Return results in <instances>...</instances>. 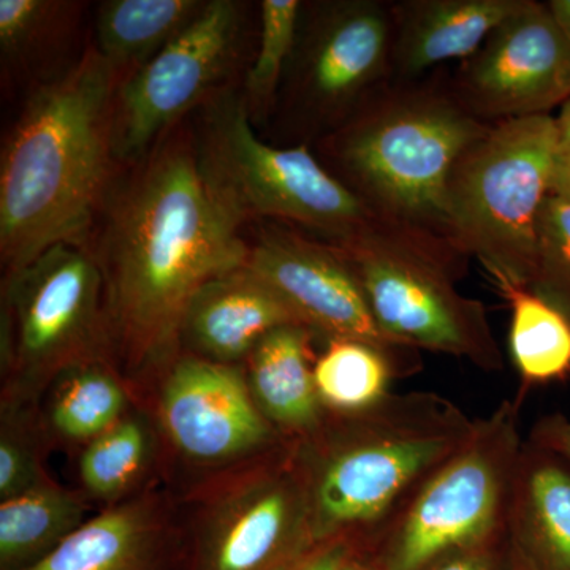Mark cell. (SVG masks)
Listing matches in <instances>:
<instances>
[{
    "mask_svg": "<svg viewBox=\"0 0 570 570\" xmlns=\"http://www.w3.org/2000/svg\"><path fill=\"white\" fill-rule=\"evenodd\" d=\"M298 0H264L261 6V40L246 77V107L258 118L272 107L298 40Z\"/></svg>",
    "mask_w": 570,
    "mask_h": 570,
    "instance_id": "obj_27",
    "label": "cell"
},
{
    "mask_svg": "<svg viewBox=\"0 0 570 570\" xmlns=\"http://www.w3.org/2000/svg\"><path fill=\"white\" fill-rule=\"evenodd\" d=\"M245 7L209 0L197 20L121 81L115 102L116 160L141 163L174 124L219 92L242 45Z\"/></svg>",
    "mask_w": 570,
    "mask_h": 570,
    "instance_id": "obj_10",
    "label": "cell"
},
{
    "mask_svg": "<svg viewBox=\"0 0 570 570\" xmlns=\"http://www.w3.org/2000/svg\"><path fill=\"white\" fill-rule=\"evenodd\" d=\"M365 550V538L343 534L321 540L284 570H343Z\"/></svg>",
    "mask_w": 570,
    "mask_h": 570,
    "instance_id": "obj_32",
    "label": "cell"
},
{
    "mask_svg": "<svg viewBox=\"0 0 570 570\" xmlns=\"http://www.w3.org/2000/svg\"><path fill=\"white\" fill-rule=\"evenodd\" d=\"M520 404L521 396L502 401L475 420L468 441L366 539L363 557L374 569L422 570L505 530L523 448Z\"/></svg>",
    "mask_w": 570,
    "mask_h": 570,
    "instance_id": "obj_5",
    "label": "cell"
},
{
    "mask_svg": "<svg viewBox=\"0 0 570 570\" xmlns=\"http://www.w3.org/2000/svg\"><path fill=\"white\" fill-rule=\"evenodd\" d=\"M151 452V431L145 420L126 415L86 444L78 463L82 485L94 498L116 501L140 480Z\"/></svg>",
    "mask_w": 570,
    "mask_h": 570,
    "instance_id": "obj_26",
    "label": "cell"
},
{
    "mask_svg": "<svg viewBox=\"0 0 570 570\" xmlns=\"http://www.w3.org/2000/svg\"><path fill=\"white\" fill-rule=\"evenodd\" d=\"M70 3L48 0H0V48L3 59L20 61L47 43L61 28Z\"/></svg>",
    "mask_w": 570,
    "mask_h": 570,
    "instance_id": "obj_29",
    "label": "cell"
},
{
    "mask_svg": "<svg viewBox=\"0 0 570 570\" xmlns=\"http://www.w3.org/2000/svg\"><path fill=\"white\" fill-rule=\"evenodd\" d=\"M549 195L570 204V151H560L551 167Z\"/></svg>",
    "mask_w": 570,
    "mask_h": 570,
    "instance_id": "obj_34",
    "label": "cell"
},
{
    "mask_svg": "<svg viewBox=\"0 0 570 570\" xmlns=\"http://www.w3.org/2000/svg\"><path fill=\"white\" fill-rule=\"evenodd\" d=\"M554 119H557L560 151H570V100L562 105L560 116Z\"/></svg>",
    "mask_w": 570,
    "mask_h": 570,
    "instance_id": "obj_35",
    "label": "cell"
},
{
    "mask_svg": "<svg viewBox=\"0 0 570 570\" xmlns=\"http://www.w3.org/2000/svg\"><path fill=\"white\" fill-rule=\"evenodd\" d=\"M159 419L175 449L195 463L254 459L288 441L262 414L238 367L197 355L168 371Z\"/></svg>",
    "mask_w": 570,
    "mask_h": 570,
    "instance_id": "obj_14",
    "label": "cell"
},
{
    "mask_svg": "<svg viewBox=\"0 0 570 570\" xmlns=\"http://www.w3.org/2000/svg\"><path fill=\"white\" fill-rule=\"evenodd\" d=\"M549 9L570 40V0H551Z\"/></svg>",
    "mask_w": 570,
    "mask_h": 570,
    "instance_id": "obj_36",
    "label": "cell"
},
{
    "mask_svg": "<svg viewBox=\"0 0 570 570\" xmlns=\"http://www.w3.org/2000/svg\"><path fill=\"white\" fill-rule=\"evenodd\" d=\"M431 236L374 217L336 250L354 273L382 332L415 351L466 360L480 370H504L487 307L455 287L459 272Z\"/></svg>",
    "mask_w": 570,
    "mask_h": 570,
    "instance_id": "obj_7",
    "label": "cell"
},
{
    "mask_svg": "<svg viewBox=\"0 0 570 570\" xmlns=\"http://www.w3.org/2000/svg\"><path fill=\"white\" fill-rule=\"evenodd\" d=\"M121 81L91 47L22 108L0 160V253L7 275L59 243L86 245L110 187Z\"/></svg>",
    "mask_w": 570,
    "mask_h": 570,
    "instance_id": "obj_2",
    "label": "cell"
},
{
    "mask_svg": "<svg viewBox=\"0 0 570 570\" xmlns=\"http://www.w3.org/2000/svg\"><path fill=\"white\" fill-rule=\"evenodd\" d=\"M302 325L292 307L247 266L214 277L194 296L181 340L195 355L235 365L269 333Z\"/></svg>",
    "mask_w": 570,
    "mask_h": 570,
    "instance_id": "obj_16",
    "label": "cell"
},
{
    "mask_svg": "<svg viewBox=\"0 0 570 570\" xmlns=\"http://www.w3.org/2000/svg\"><path fill=\"white\" fill-rule=\"evenodd\" d=\"M490 126L450 97L395 94L360 112L333 148L377 219L434 238V232L449 236L445 195L453 167Z\"/></svg>",
    "mask_w": 570,
    "mask_h": 570,
    "instance_id": "obj_4",
    "label": "cell"
},
{
    "mask_svg": "<svg viewBox=\"0 0 570 570\" xmlns=\"http://www.w3.org/2000/svg\"><path fill=\"white\" fill-rule=\"evenodd\" d=\"M194 149L209 193L239 225L272 217L343 239L376 217L305 146L276 148L262 141L245 97L230 89L205 102Z\"/></svg>",
    "mask_w": 570,
    "mask_h": 570,
    "instance_id": "obj_8",
    "label": "cell"
},
{
    "mask_svg": "<svg viewBox=\"0 0 570 570\" xmlns=\"http://www.w3.org/2000/svg\"><path fill=\"white\" fill-rule=\"evenodd\" d=\"M474 426L434 392L389 393L347 414L325 411L321 426L295 441L314 540L370 538Z\"/></svg>",
    "mask_w": 570,
    "mask_h": 570,
    "instance_id": "obj_3",
    "label": "cell"
},
{
    "mask_svg": "<svg viewBox=\"0 0 570 570\" xmlns=\"http://www.w3.org/2000/svg\"><path fill=\"white\" fill-rule=\"evenodd\" d=\"M314 543L305 479L288 439L213 499L197 570H284Z\"/></svg>",
    "mask_w": 570,
    "mask_h": 570,
    "instance_id": "obj_11",
    "label": "cell"
},
{
    "mask_svg": "<svg viewBox=\"0 0 570 570\" xmlns=\"http://www.w3.org/2000/svg\"><path fill=\"white\" fill-rule=\"evenodd\" d=\"M524 0H415L397 7L393 59L407 77L468 61Z\"/></svg>",
    "mask_w": 570,
    "mask_h": 570,
    "instance_id": "obj_18",
    "label": "cell"
},
{
    "mask_svg": "<svg viewBox=\"0 0 570 570\" xmlns=\"http://www.w3.org/2000/svg\"><path fill=\"white\" fill-rule=\"evenodd\" d=\"M159 502L135 499L89 519L26 570H157L164 543Z\"/></svg>",
    "mask_w": 570,
    "mask_h": 570,
    "instance_id": "obj_20",
    "label": "cell"
},
{
    "mask_svg": "<svg viewBox=\"0 0 570 570\" xmlns=\"http://www.w3.org/2000/svg\"><path fill=\"white\" fill-rule=\"evenodd\" d=\"M343 570H376L373 568V564H371L370 561L366 560L365 557H363V553L360 554V557H356L354 561L348 562L346 568Z\"/></svg>",
    "mask_w": 570,
    "mask_h": 570,
    "instance_id": "obj_37",
    "label": "cell"
},
{
    "mask_svg": "<svg viewBox=\"0 0 570 570\" xmlns=\"http://www.w3.org/2000/svg\"><path fill=\"white\" fill-rule=\"evenodd\" d=\"M508 531L528 570H570V464L532 438L517 464Z\"/></svg>",
    "mask_w": 570,
    "mask_h": 570,
    "instance_id": "obj_17",
    "label": "cell"
},
{
    "mask_svg": "<svg viewBox=\"0 0 570 570\" xmlns=\"http://www.w3.org/2000/svg\"><path fill=\"white\" fill-rule=\"evenodd\" d=\"M239 227L202 178L190 135L156 146L115 194L96 257L108 322L130 365L170 358L197 292L246 265Z\"/></svg>",
    "mask_w": 570,
    "mask_h": 570,
    "instance_id": "obj_1",
    "label": "cell"
},
{
    "mask_svg": "<svg viewBox=\"0 0 570 570\" xmlns=\"http://www.w3.org/2000/svg\"><path fill=\"white\" fill-rule=\"evenodd\" d=\"M558 149L550 115L505 119L491 124L453 167L445 195L449 238L490 276L530 285Z\"/></svg>",
    "mask_w": 570,
    "mask_h": 570,
    "instance_id": "obj_6",
    "label": "cell"
},
{
    "mask_svg": "<svg viewBox=\"0 0 570 570\" xmlns=\"http://www.w3.org/2000/svg\"><path fill=\"white\" fill-rule=\"evenodd\" d=\"M202 0H108L96 22V50L126 80L181 36L204 11Z\"/></svg>",
    "mask_w": 570,
    "mask_h": 570,
    "instance_id": "obj_21",
    "label": "cell"
},
{
    "mask_svg": "<svg viewBox=\"0 0 570 570\" xmlns=\"http://www.w3.org/2000/svg\"><path fill=\"white\" fill-rule=\"evenodd\" d=\"M422 570H528L510 539L508 527L485 542L452 551Z\"/></svg>",
    "mask_w": 570,
    "mask_h": 570,
    "instance_id": "obj_31",
    "label": "cell"
},
{
    "mask_svg": "<svg viewBox=\"0 0 570 570\" xmlns=\"http://www.w3.org/2000/svg\"><path fill=\"white\" fill-rule=\"evenodd\" d=\"M86 508L78 494L48 480L0 502V570H26L80 530Z\"/></svg>",
    "mask_w": 570,
    "mask_h": 570,
    "instance_id": "obj_22",
    "label": "cell"
},
{
    "mask_svg": "<svg viewBox=\"0 0 570 570\" xmlns=\"http://www.w3.org/2000/svg\"><path fill=\"white\" fill-rule=\"evenodd\" d=\"M460 102L479 119L550 115L570 100V40L549 6L524 0L464 66Z\"/></svg>",
    "mask_w": 570,
    "mask_h": 570,
    "instance_id": "obj_13",
    "label": "cell"
},
{
    "mask_svg": "<svg viewBox=\"0 0 570 570\" xmlns=\"http://www.w3.org/2000/svg\"><path fill=\"white\" fill-rule=\"evenodd\" d=\"M302 325L266 335L247 356V385L262 414L285 439H305L321 426L325 409L314 382L313 337Z\"/></svg>",
    "mask_w": 570,
    "mask_h": 570,
    "instance_id": "obj_19",
    "label": "cell"
},
{
    "mask_svg": "<svg viewBox=\"0 0 570 570\" xmlns=\"http://www.w3.org/2000/svg\"><path fill=\"white\" fill-rule=\"evenodd\" d=\"M247 268L292 307L303 325L326 341L370 344L395 363L400 377L420 367L419 351L385 335L343 255L291 232L269 228L249 247Z\"/></svg>",
    "mask_w": 570,
    "mask_h": 570,
    "instance_id": "obj_12",
    "label": "cell"
},
{
    "mask_svg": "<svg viewBox=\"0 0 570 570\" xmlns=\"http://www.w3.org/2000/svg\"><path fill=\"white\" fill-rule=\"evenodd\" d=\"M105 279L86 245L59 243L7 275L2 299L6 406H21L69 367L100 358Z\"/></svg>",
    "mask_w": 570,
    "mask_h": 570,
    "instance_id": "obj_9",
    "label": "cell"
},
{
    "mask_svg": "<svg viewBox=\"0 0 570 570\" xmlns=\"http://www.w3.org/2000/svg\"><path fill=\"white\" fill-rule=\"evenodd\" d=\"M530 438L553 450L570 464V419L564 415H549L532 428Z\"/></svg>",
    "mask_w": 570,
    "mask_h": 570,
    "instance_id": "obj_33",
    "label": "cell"
},
{
    "mask_svg": "<svg viewBox=\"0 0 570 570\" xmlns=\"http://www.w3.org/2000/svg\"><path fill=\"white\" fill-rule=\"evenodd\" d=\"M400 377L387 354L360 341H326L324 354L314 362V382L325 411H362L390 393V382Z\"/></svg>",
    "mask_w": 570,
    "mask_h": 570,
    "instance_id": "obj_25",
    "label": "cell"
},
{
    "mask_svg": "<svg viewBox=\"0 0 570 570\" xmlns=\"http://www.w3.org/2000/svg\"><path fill=\"white\" fill-rule=\"evenodd\" d=\"M512 311L509 348L523 384H547L570 373V321L527 285L491 276Z\"/></svg>",
    "mask_w": 570,
    "mask_h": 570,
    "instance_id": "obj_23",
    "label": "cell"
},
{
    "mask_svg": "<svg viewBox=\"0 0 570 570\" xmlns=\"http://www.w3.org/2000/svg\"><path fill=\"white\" fill-rule=\"evenodd\" d=\"M528 287L570 321V204L551 195L540 212L538 255Z\"/></svg>",
    "mask_w": 570,
    "mask_h": 570,
    "instance_id": "obj_28",
    "label": "cell"
},
{
    "mask_svg": "<svg viewBox=\"0 0 570 570\" xmlns=\"http://www.w3.org/2000/svg\"><path fill=\"white\" fill-rule=\"evenodd\" d=\"M395 18L366 0L322 3L296 40L294 91L321 121L348 115L393 56Z\"/></svg>",
    "mask_w": 570,
    "mask_h": 570,
    "instance_id": "obj_15",
    "label": "cell"
},
{
    "mask_svg": "<svg viewBox=\"0 0 570 570\" xmlns=\"http://www.w3.org/2000/svg\"><path fill=\"white\" fill-rule=\"evenodd\" d=\"M48 480L20 420V406H7L0 433V501L43 485Z\"/></svg>",
    "mask_w": 570,
    "mask_h": 570,
    "instance_id": "obj_30",
    "label": "cell"
},
{
    "mask_svg": "<svg viewBox=\"0 0 570 570\" xmlns=\"http://www.w3.org/2000/svg\"><path fill=\"white\" fill-rule=\"evenodd\" d=\"M52 385L48 422L66 441L88 444L126 417V389L102 358L69 367Z\"/></svg>",
    "mask_w": 570,
    "mask_h": 570,
    "instance_id": "obj_24",
    "label": "cell"
}]
</instances>
